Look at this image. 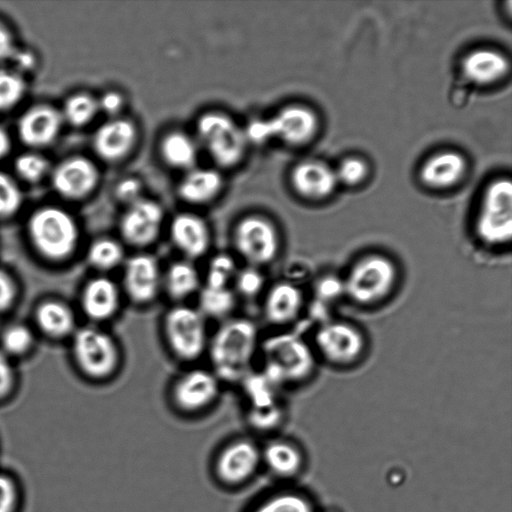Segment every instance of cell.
I'll use <instances>...</instances> for the list:
<instances>
[{
	"label": "cell",
	"instance_id": "e575fe53",
	"mask_svg": "<svg viewBox=\"0 0 512 512\" xmlns=\"http://www.w3.org/2000/svg\"><path fill=\"white\" fill-rule=\"evenodd\" d=\"M233 290L245 298H253L261 294L265 288V276L261 268L246 265L238 269L234 280Z\"/></svg>",
	"mask_w": 512,
	"mask_h": 512
},
{
	"label": "cell",
	"instance_id": "1f68e13d",
	"mask_svg": "<svg viewBox=\"0 0 512 512\" xmlns=\"http://www.w3.org/2000/svg\"><path fill=\"white\" fill-rule=\"evenodd\" d=\"M264 458L268 466L278 474H291L300 464L297 450L285 442H273L266 447Z\"/></svg>",
	"mask_w": 512,
	"mask_h": 512
},
{
	"label": "cell",
	"instance_id": "b9f144b4",
	"mask_svg": "<svg viewBox=\"0 0 512 512\" xmlns=\"http://www.w3.org/2000/svg\"><path fill=\"white\" fill-rule=\"evenodd\" d=\"M248 418L255 428L267 430L275 427L280 422L282 410L279 404L264 408H250Z\"/></svg>",
	"mask_w": 512,
	"mask_h": 512
},
{
	"label": "cell",
	"instance_id": "8992f818",
	"mask_svg": "<svg viewBox=\"0 0 512 512\" xmlns=\"http://www.w3.org/2000/svg\"><path fill=\"white\" fill-rule=\"evenodd\" d=\"M162 331L168 349L182 362L195 361L207 351L206 318L197 307L184 303L170 307L164 314Z\"/></svg>",
	"mask_w": 512,
	"mask_h": 512
},
{
	"label": "cell",
	"instance_id": "836d02e7",
	"mask_svg": "<svg viewBox=\"0 0 512 512\" xmlns=\"http://www.w3.org/2000/svg\"><path fill=\"white\" fill-rule=\"evenodd\" d=\"M313 301L318 308H327L337 301L344 299L341 276L325 274L315 280L312 288Z\"/></svg>",
	"mask_w": 512,
	"mask_h": 512
},
{
	"label": "cell",
	"instance_id": "3957f363",
	"mask_svg": "<svg viewBox=\"0 0 512 512\" xmlns=\"http://www.w3.org/2000/svg\"><path fill=\"white\" fill-rule=\"evenodd\" d=\"M262 372L280 387L310 380L317 367L312 345L292 333H280L260 343Z\"/></svg>",
	"mask_w": 512,
	"mask_h": 512
},
{
	"label": "cell",
	"instance_id": "52a82bcc",
	"mask_svg": "<svg viewBox=\"0 0 512 512\" xmlns=\"http://www.w3.org/2000/svg\"><path fill=\"white\" fill-rule=\"evenodd\" d=\"M29 232L37 249L53 259L64 258L75 249L79 231L74 219L64 210L45 207L30 218Z\"/></svg>",
	"mask_w": 512,
	"mask_h": 512
},
{
	"label": "cell",
	"instance_id": "7c38bea8",
	"mask_svg": "<svg viewBox=\"0 0 512 512\" xmlns=\"http://www.w3.org/2000/svg\"><path fill=\"white\" fill-rule=\"evenodd\" d=\"M162 275L163 270L154 255L132 254L122 265V293L135 305H148L162 290Z\"/></svg>",
	"mask_w": 512,
	"mask_h": 512
},
{
	"label": "cell",
	"instance_id": "74e56055",
	"mask_svg": "<svg viewBox=\"0 0 512 512\" xmlns=\"http://www.w3.org/2000/svg\"><path fill=\"white\" fill-rule=\"evenodd\" d=\"M254 512H312V509L301 496L281 494L266 500Z\"/></svg>",
	"mask_w": 512,
	"mask_h": 512
},
{
	"label": "cell",
	"instance_id": "ba28073f",
	"mask_svg": "<svg viewBox=\"0 0 512 512\" xmlns=\"http://www.w3.org/2000/svg\"><path fill=\"white\" fill-rule=\"evenodd\" d=\"M233 246L247 265L259 268L274 262L282 249L276 226L259 215L244 217L237 223L233 232Z\"/></svg>",
	"mask_w": 512,
	"mask_h": 512
},
{
	"label": "cell",
	"instance_id": "83f0119b",
	"mask_svg": "<svg viewBox=\"0 0 512 512\" xmlns=\"http://www.w3.org/2000/svg\"><path fill=\"white\" fill-rule=\"evenodd\" d=\"M126 257L122 242L110 237L96 239L87 251L88 262L100 271L122 267Z\"/></svg>",
	"mask_w": 512,
	"mask_h": 512
},
{
	"label": "cell",
	"instance_id": "44dd1931",
	"mask_svg": "<svg viewBox=\"0 0 512 512\" xmlns=\"http://www.w3.org/2000/svg\"><path fill=\"white\" fill-rule=\"evenodd\" d=\"M135 137V128L131 122L115 119L97 130L93 146L101 158L113 161L128 153L134 144Z\"/></svg>",
	"mask_w": 512,
	"mask_h": 512
},
{
	"label": "cell",
	"instance_id": "277c9868",
	"mask_svg": "<svg viewBox=\"0 0 512 512\" xmlns=\"http://www.w3.org/2000/svg\"><path fill=\"white\" fill-rule=\"evenodd\" d=\"M312 348L317 359L334 368H351L359 364L368 350V339L357 324L330 317L314 330Z\"/></svg>",
	"mask_w": 512,
	"mask_h": 512
},
{
	"label": "cell",
	"instance_id": "7dc6e473",
	"mask_svg": "<svg viewBox=\"0 0 512 512\" xmlns=\"http://www.w3.org/2000/svg\"><path fill=\"white\" fill-rule=\"evenodd\" d=\"M14 298L12 281L0 271V311L8 308Z\"/></svg>",
	"mask_w": 512,
	"mask_h": 512
},
{
	"label": "cell",
	"instance_id": "30bf717a",
	"mask_svg": "<svg viewBox=\"0 0 512 512\" xmlns=\"http://www.w3.org/2000/svg\"><path fill=\"white\" fill-rule=\"evenodd\" d=\"M318 127L316 115L308 108L290 106L272 118L252 121L244 131L247 141L262 144L277 137L290 144L309 141Z\"/></svg>",
	"mask_w": 512,
	"mask_h": 512
},
{
	"label": "cell",
	"instance_id": "bcb514c9",
	"mask_svg": "<svg viewBox=\"0 0 512 512\" xmlns=\"http://www.w3.org/2000/svg\"><path fill=\"white\" fill-rule=\"evenodd\" d=\"M122 106L123 99L121 95L116 92H108L98 101V108L111 115L119 112Z\"/></svg>",
	"mask_w": 512,
	"mask_h": 512
},
{
	"label": "cell",
	"instance_id": "4dcf8cb0",
	"mask_svg": "<svg viewBox=\"0 0 512 512\" xmlns=\"http://www.w3.org/2000/svg\"><path fill=\"white\" fill-rule=\"evenodd\" d=\"M235 258L225 252L217 253L209 260L202 284L218 287H232L238 271Z\"/></svg>",
	"mask_w": 512,
	"mask_h": 512
},
{
	"label": "cell",
	"instance_id": "d590c367",
	"mask_svg": "<svg viewBox=\"0 0 512 512\" xmlns=\"http://www.w3.org/2000/svg\"><path fill=\"white\" fill-rule=\"evenodd\" d=\"M25 82L14 71L0 70V111L14 107L25 93Z\"/></svg>",
	"mask_w": 512,
	"mask_h": 512
},
{
	"label": "cell",
	"instance_id": "8d00e7d4",
	"mask_svg": "<svg viewBox=\"0 0 512 512\" xmlns=\"http://www.w3.org/2000/svg\"><path fill=\"white\" fill-rule=\"evenodd\" d=\"M15 168L20 177L28 182L41 180L49 170L46 158L36 153L20 155L15 162Z\"/></svg>",
	"mask_w": 512,
	"mask_h": 512
},
{
	"label": "cell",
	"instance_id": "60d3db41",
	"mask_svg": "<svg viewBox=\"0 0 512 512\" xmlns=\"http://www.w3.org/2000/svg\"><path fill=\"white\" fill-rule=\"evenodd\" d=\"M31 342L32 335L30 331L22 325H15L8 328L2 337L4 350L12 354L25 352L30 347Z\"/></svg>",
	"mask_w": 512,
	"mask_h": 512
},
{
	"label": "cell",
	"instance_id": "7a4b0ae2",
	"mask_svg": "<svg viewBox=\"0 0 512 512\" xmlns=\"http://www.w3.org/2000/svg\"><path fill=\"white\" fill-rule=\"evenodd\" d=\"M341 278L344 299L361 308H373L394 294L400 269L390 255L369 251L355 258Z\"/></svg>",
	"mask_w": 512,
	"mask_h": 512
},
{
	"label": "cell",
	"instance_id": "f546056e",
	"mask_svg": "<svg viewBox=\"0 0 512 512\" xmlns=\"http://www.w3.org/2000/svg\"><path fill=\"white\" fill-rule=\"evenodd\" d=\"M164 159L172 166L190 168L196 161L197 148L186 134L174 132L167 135L161 145Z\"/></svg>",
	"mask_w": 512,
	"mask_h": 512
},
{
	"label": "cell",
	"instance_id": "5bb4252c",
	"mask_svg": "<svg viewBox=\"0 0 512 512\" xmlns=\"http://www.w3.org/2000/svg\"><path fill=\"white\" fill-rule=\"evenodd\" d=\"M162 223L161 207L151 200L141 198L128 205L120 219L119 231L127 245L142 249L157 240Z\"/></svg>",
	"mask_w": 512,
	"mask_h": 512
},
{
	"label": "cell",
	"instance_id": "d6986e66",
	"mask_svg": "<svg viewBox=\"0 0 512 512\" xmlns=\"http://www.w3.org/2000/svg\"><path fill=\"white\" fill-rule=\"evenodd\" d=\"M122 290L113 279L98 276L91 279L82 293L84 313L95 321L113 318L121 307Z\"/></svg>",
	"mask_w": 512,
	"mask_h": 512
},
{
	"label": "cell",
	"instance_id": "5b68a950",
	"mask_svg": "<svg viewBox=\"0 0 512 512\" xmlns=\"http://www.w3.org/2000/svg\"><path fill=\"white\" fill-rule=\"evenodd\" d=\"M474 234L488 251L509 249L512 239V185L498 179L486 189L475 218Z\"/></svg>",
	"mask_w": 512,
	"mask_h": 512
},
{
	"label": "cell",
	"instance_id": "d6a6232c",
	"mask_svg": "<svg viewBox=\"0 0 512 512\" xmlns=\"http://www.w3.org/2000/svg\"><path fill=\"white\" fill-rule=\"evenodd\" d=\"M98 110V102L93 97L76 94L66 101L61 115L68 123L82 126L90 122Z\"/></svg>",
	"mask_w": 512,
	"mask_h": 512
},
{
	"label": "cell",
	"instance_id": "7402d4cb",
	"mask_svg": "<svg viewBox=\"0 0 512 512\" xmlns=\"http://www.w3.org/2000/svg\"><path fill=\"white\" fill-rule=\"evenodd\" d=\"M259 462L254 444L242 440L228 446L218 460V473L227 482L236 483L248 478Z\"/></svg>",
	"mask_w": 512,
	"mask_h": 512
},
{
	"label": "cell",
	"instance_id": "f907efd6",
	"mask_svg": "<svg viewBox=\"0 0 512 512\" xmlns=\"http://www.w3.org/2000/svg\"><path fill=\"white\" fill-rule=\"evenodd\" d=\"M11 142L7 132L0 127V159L7 155Z\"/></svg>",
	"mask_w": 512,
	"mask_h": 512
},
{
	"label": "cell",
	"instance_id": "f35d334b",
	"mask_svg": "<svg viewBox=\"0 0 512 512\" xmlns=\"http://www.w3.org/2000/svg\"><path fill=\"white\" fill-rule=\"evenodd\" d=\"M22 204V194L11 177L0 172V217L13 215Z\"/></svg>",
	"mask_w": 512,
	"mask_h": 512
},
{
	"label": "cell",
	"instance_id": "f1b7e54d",
	"mask_svg": "<svg viewBox=\"0 0 512 512\" xmlns=\"http://www.w3.org/2000/svg\"><path fill=\"white\" fill-rule=\"evenodd\" d=\"M37 323L41 329L52 336L68 334L74 326L72 312L58 302H46L36 312Z\"/></svg>",
	"mask_w": 512,
	"mask_h": 512
},
{
	"label": "cell",
	"instance_id": "6da1fadb",
	"mask_svg": "<svg viewBox=\"0 0 512 512\" xmlns=\"http://www.w3.org/2000/svg\"><path fill=\"white\" fill-rule=\"evenodd\" d=\"M259 345L258 329L251 319H225L209 338L207 352L213 373L220 381L241 382L251 372Z\"/></svg>",
	"mask_w": 512,
	"mask_h": 512
},
{
	"label": "cell",
	"instance_id": "cb8c5ba5",
	"mask_svg": "<svg viewBox=\"0 0 512 512\" xmlns=\"http://www.w3.org/2000/svg\"><path fill=\"white\" fill-rule=\"evenodd\" d=\"M508 59L495 50L479 49L470 52L463 60V73L470 81L486 85L498 81L509 71Z\"/></svg>",
	"mask_w": 512,
	"mask_h": 512
},
{
	"label": "cell",
	"instance_id": "8fae6325",
	"mask_svg": "<svg viewBox=\"0 0 512 512\" xmlns=\"http://www.w3.org/2000/svg\"><path fill=\"white\" fill-rule=\"evenodd\" d=\"M200 141L210 156L222 166H231L242 157L246 136L229 117L220 113L203 115L197 124Z\"/></svg>",
	"mask_w": 512,
	"mask_h": 512
},
{
	"label": "cell",
	"instance_id": "d4e9b609",
	"mask_svg": "<svg viewBox=\"0 0 512 512\" xmlns=\"http://www.w3.org/2000/svg\"><path fill=\"white\" fill-rule=\"evenodd\" d=\"M465 169V160L460 154L445 151L427 159L420 170V177L427 186L445 188L457 183Z\"/></svg>",
	"mask_w": 512,
	"mask_h": 512
},
{
	"label": "cell",
	"instance_id": "7bdbcfd3",
	"mask_svg": "<svg viewBox=\"0 0 512 512\" xmlns=\"http://www.w3.org/2000/svg\"><path fill=\"white\" fill-rule=\"evenodd\" d=\"M17 499L18 492L13 480L0 474V512H13Z\"/></svg>",
	"mask_w": 512,
	"mask_h": 512
},
{
	"label": "cell",
	"instance_id": "4316f807",
	"mask_svg": "<svg viewBox=\"0 0 512 512\" xmlns=\"http://www.w3.org/2000/svg\"><path fill=\"white\" fill-rule=\"evenodd\" d=\"M197 295V309L205 318L225 319L235 307L236 294L232 287L202 284Z\"/></svg>",
	"mask_w": 512,
	"mask_h": 512
},
{
	"label": "cell",
	"instance_id": "c3c4849f",
	"mask_svg": "<svg viewBox=\"0 0 512 512\" xmlns=\"http://www.w3.org/2000/svg\"><path fill=\"white\" fill-rule=\"evenodd\" d=\"M12 383V369L10 363L2 352H0V396L5 394Z\"/></svg>",
	"mask_w": 512,
	"mask_h": 512
},
{
	"label": "cell",
	"instance_id": "2e32d148",
	"mask_svg": "<svg viewBox=\"0 0 512 512\" xmlns=\"http://www.w3.org/2000/svg\"><path fill=\"white\" fill-rule=\"evenodd\" d=\"M169 235L173 246L185 259L194 261L209 251L210 230L207 223L198 215H176L170 223Z\"/></svg>",
	"mask_w": 512,
	"mask_h": 512
},
{
	"label": "cell",
	"instance_id": "9a60e30c",
	"mask_svg": "<svg viewBox=\"0 0 512 512\" xmlns=\"http://www.w3.org/2000/svg\"><path fill=\"white\" fill-rule=\"evenodd\" d=\"M306 305L307 298L301 285L284 278L265 291L262 311L269 323L285 326L296 321Z\"/></svg>",
	"mask_w": 512,
	"mask_h": 512
},
{
	"label": "cell",
	"instance_id": "ab89813d",
	"mask_svg": "<svg viewBox=\"0 0 512 512\" xmlns=\"http://www.w3.org/2000/svg\"><path fill=\"white\" fill-rule=\"evenodd\" d=\"M335 171L338 182L347 185H355L364 180L367 175V165L359 158H347L343 160Z\"/></svg>",
	"mask_w": 512,
	"mask_h": 512
},
{
	"label": "cell",
	"instance_id": "e0dca14e",
	"mask_svg": "<svg viewBox=\"0 0 512 512\" xmlns=\"http://www.w3.org/2000/svg\"><path fill=\"white\" fill-rule=\"evenodd\" d=\"M97 180L96 167L83 157L66 159L52 173L53 187L60 195L69 199H79L89 194Z\"/></svg>",
	"mask_w": 512,
	"mask_h": 512
},
{
	"label": "cell",
	"instance_id": "f6af8a7d",
	"mask_svg": "<svg viewBox=\"0 0 512 512\" xmlns=\"http://www.w3.org/2000/svg\"><path fill=\"white\" fill-rule=\"evenodd\" d=\"M16 53L10 31L0 22V61L13 58Z\"/></svg>",
	"mask_w": 512,
	"mask_h": 512
},
{
	"label": "cell",
	"instance_id": "ffe728a7",
	"mask_svg": "<svg viewBox=\"0 0 512 512\" xmlns=\"http://www.w3.org/2000/svg\"><path fill=\"white\" fill-rule=\"evenodd\" d=\"M292 183L299 194L310 199L329 196L338 181L335 171L319 161L302 162L292 173Z\"/></svg>",
	"mask_w": 512,
	"mask_h": 512
},
{
	"label": "cell",
	"instance_id": "ee69618b",
	"mask_svg": "<svg viewBox=\"0 0 512 512\" xmlns=\"http://www.w3.org/2000/svg\"><path fill=\"white\" fill-rule=\"evenodd\" d=\"M141 184L134 178H126L122 180L116 188V195L122 202L128 205L141 199Z\"/></svg>",
	"mask_w": 512,
	"mask_h": 512
},
{
	"label": "cell",
	"instance_id": "4fadbf2b",
	"mask_svg": "<svg viewBox=\"0 0 512 512\" xmlns=\"http://www.w3.org/2000/svg\"><path fill=\"white\" fill-rule=\"evenodd\" d=\"M220 392V380L212 370L193 368L179 375L170 389L177 409L201 411L215 402Z\"/></svg>",
	"mask_w": 512,
	"mask_h": 512
},
{
	"label": "cell",
	"instance_id": "681fc988",
	"mask_svg": "<svg viewBox=\"0 0 512 512\" xmlns=\"http://www.w3.org/2000/svg\"><path fill=\"white\" fill-rule=\"evenodd\" d=\"M13 59H15L17 64L22 68H30L34 63L33 56L26 52H16L13 56Z\"/></svg>",
	"mask_w": 512,
	"mask_h": 512
},
{
	"label": "cell",
	"instance_id": "9c48e42d",
	"mask_svg": "<svg viewBox=\"0 0 512 512\" xmlns=\"http://www.w3.org/2000/svg\"><path fill=\"white\" fill-rule=\"evenodd\" d=\"M73 350L80 369L91 378H109L120 367L119 345L101 329L85 327L78 330L74 335Z\"/></svg>",
	"mask_w": 512,
	"mask_h": 512
},
{
	"label": "cell",
	"instance_id": "484cf974",
	"mask_svg": "<svg viewBox=\"0 0 512 512\" xmlns=\"http://www.w3.org/2000/svg\"><path fill=\"white\" fill-rule=\"evenodd\" d=\"M220 175L211 169L191 170L182 180L179 191L183 199L191 203L211 200L221 187Z\"/></svg>",
	"mask_w": 512,
	"mask_h": 512
},
{
	"label": "cell",
	"instance_id": "603a6c76",
	"mask_svg": "<svg viewBox=\"0 0 512 512\" xmlns=\"http://www.w3.org/2000/svg\"><path fill=\"white\" fill-rule=\"evenodd\" d=\"M201 286L200 272L191 260L178 259L163 270L162 290L177 303L197 294Z\"/></svg>",
	"mask_w": 512,
	"mask_h": 512
},
{
	"label": "cell",
	"instance_id": "ac0fdd59",
	"mask_svg": "<svg viewBox=\"0 0 512 512\" xmlns=\"http://www.w3.org/2000/svg\"><path fill=\"white\" fill-rule=\"evenodd\" d=\"M61 112L49 105H37L28 109L18 122L21 141L30 147H44L54 141L60 132Z\"/></svg>",
	"mask_w": 512,
	"mask_h": 512
}]
</instances>
